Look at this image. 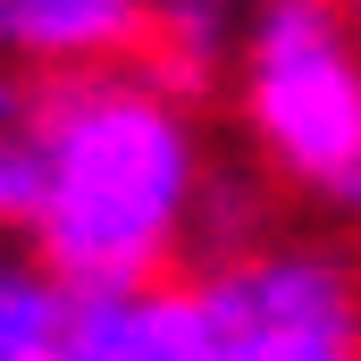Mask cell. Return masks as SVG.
Segmentation results:
<instances>
[{"mask_svg":"<svg viewBox=\"0 0 361 361\" xmlns=\"http://www.w3.org/2000/svg\"><path fill=\"white\" fill-rule=\"evenodd\" d=\"M25 126H34L25 252L59 286H143L193 261L219 193L202 101L169 92L126 59L34 85Z\"/></svg>","mask_w":361,"mask_h":361,"instance_id":"1","label":"cell"},{"mask_svg":"<svg viewBox=\"0 0 361 361\" xmlns=\"http://www.w3.org/2000/svg\"><path fill=\"white\" fill-rule=\"evenodd\" d=\"M227 92L252 160L311 210L361 227V42L345 0H252Z\"/></svg>","mask_w":361,"mask_h":361,"instance_id":"2","label":"cell"},{"mask_svg":"<svg viewBox=\"0 0 361 361\" xmlns=\"http://www.w3.org/2000/svg\"><path fill=\"white\" fill-rule=\"evenodd\" d=\"M202 294L219 311L227 361H361V269L336 244L269 235L210 252Z\"/></svg>","mask_w":361,"mask_h":361,"instance_id":"3","label":"cell"},{"mask_svg":"<svg viewBox=\"0 0 361 361\" xmlns=\"http://www.w3.org/2000/svg\"><path fill=\"white\" fill-rule=\"evenodd\" d=\"M51 361H227V336L202 277L68 286V328Z\"/></svg>","mask_w":361,"mask_h":361,"instance_id":"4","label":"cell"},{"mask_svg":"<svg viewBox=\"0 0 361 361\" xmlns=\"http://www.w3.org/2000/svg\"><path fill=\"white\" fill-rule=\"evenodd\" d=\"M152 0H0V68L25 85L126 68L143 51Z\"/></svg>","mask_w":361,"mask_h":361,"instance_id":"5","label":"cell"},{"mask_svg":"<svg viewBox=\"0 0 361 361\" xmlns=\"http://www.w3.org/2000/svg\"><path fill=\"white\" fill-rule=\"evenodd\" d=\"M244 8H252V0H152L135 68L160 76L169 92H185V101L227 92L235 51H244Z\"/></svg>","mask_w":361,"mask_h":361,"instance_id":"6","label":"cell"},{"mask_svg":"<svg viewBox=\"0 0 361 361\" xmlns=\"http://www.w3.org/2000/svg\"><path fill=\"white\" fill-rule=\"evenodd\" d=\"M68 328V286L25 252V235H0V361H51Z\"/></svg>","mask_w":361,"mask_h":361,"instance_id":"7","label":"cell"},{"mask_svg":"<svg viewBox=\"0 0 361 361\" xmlns=\"http://www.w3.org/2000/svg\"><path fill=\"white\" fill-rule=\"evenodd\" d=\"M25 210H34V126L0 118V235H25Z\"/></svg>","mask_w":361,"mask_h":361,"instance_id":"8","label":"cell"},{"mask_svg":"<svg viewBox=\"0 0 361 361\" xmlns=\"http://www.w3.org/2000/svg\"><path fill=\"white\" fill-rule=\"evenodd\" d=\"M25 101H34V85H25V76H8V68H0V118H25Z\"/></svg>","mask_w":361,"mask_h":361,"instance_id":"9","label":"cell"},{"mask_svg":"<svg viewBox=\"0 0 361 361\" xmlns=\"http://www.w3.org/2000/svg\"><path fill=\"white\" fill-rule=\"evenodd\" d=\"M345 25H353V42H361V0H345Z\"/></svg>","mask_w":361,"mask_h":361,"instance_id":"10","label":"cell"}]
</instances>
